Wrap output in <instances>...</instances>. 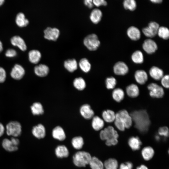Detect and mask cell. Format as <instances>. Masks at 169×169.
<instances>
[{"instance_id":"2e32d148","label":"cell","mask_w":169,"mask_h":169,"mask_svg":"<svg viewBox=\"0 0 169 169\" xmlns=\"http://www.w3.org/2000/svg\"><path fill=\"white\" fill-rule=\"evenodd\" d=\"M127 34L128 37L133 41L138 40L141 36V33L140 30L134 26H131L128 28Z\"/></svg>"},{"instance_id":"ba28073f","label":"cell","mask_w":169,"mask_h":169,"mask_svg":"<svg viewBox=\"0 0 169 169\" xmlns=\"http://www.w3.org/2000/svg\"><path fill=\"white\" fill-rule=\"evenodd\" d=\"M159 27L158 23L156 22L152 21L148 23L147 26L143 28L142 32L146 37L152 38L157 34Z\"/></svg>"},{"instance_id":"3957f363","label":"cell","mask_w":169,"mask_h":169,"mask_svg":"<svg viewBox=\"0 0 169 169\" xmlns=\"http://www.w3.org/2000/svg\"><path fill=\"white\" fill-rule=\"evenodd\" d=\"M6 131L8 136L12 137H17L21 134V125L20 123L17 121H10L6 125Z\"/></svg>"},{"instance_id":"ee69618b","label":"cell","mask_w":169,"mask_h":169,"mask_svg":"<svg viewBox=\"0 0 169 169\" xmlns=\"http://www.w3.org/2000/svg\"><path fill=\"white\" fill-rule=\"evenodd\" d=\"M158 133L159 135L167 137L169 136V130L166 126H163L160 127L158 130Z\"/></svg>"},{"instance_id":"7dc6e473","label":"cell","mask_w":169,"mask_h":169,"mask_svg":"<svg viewBox=\"0 0 169 169\" xmlns=\"http://www.w3.org/2000/svg\"><path fill=\"white\" fill-rule=\"evenodd\" d=\"M133 164L130 162H127L121 163L119 167V169H132Z\"/></svg>"},{"instance_id":"484cf974","label":"cell","mask_w":169,"mask_h":169,"mask_svg":"<svg viewBox=\"0 0 169 169\" xmlns=\"http://www.w3.org/2000/svg\"><path fill=\"white\" fill-rule=\"evenodd\" d=\"M102 16V13L101 11L99 9L95 8L91 12L90 19L93 23L97 24L101 20Z\"/></svg>"},{"instance_id":"30bf717a","label":"cell","mask_w":169,"mask_h":169,"mask_svg":"<svg viewBox=\"0 0 169 169\" xmlns=\"http://www.w3.org/2000/svg\"><path fill=\"white\" fill-rule=\"evenodd\" d=\"M120 119L125 125V128H130L132 125V118L125 110H122L117 113Z\"/></svg>"},{"instance_id":"1f68e13d","label":"cell","mask_w":169,"mask_h":169,"mask_svg":"<svg viewBox=\"0 0 169 169\" xmlns=\"http://www.w3.org/2000/svg\"><path fill=\"white\" fill-rule=\"evenodd\" d=\"M32 113L34 115H39L44 113L43 107L42 104L39 102L34 103L31 107Z\"/></svg>"},{"instance_id":"d6986e66","label":"cell","mask_w":169,"mask_h":169,"mask_svg":"<svg viewBox=\"0 0 169 169\" xmlns=\"http://www.w3.org/2000/svg\"><path fill=\"white\" fill-rule=\"evenodd\" d=\"M12 44L17 46L21 50L24 51L27 49V46L23 39L18 36L13 37L11 39Z\"/></svg>"},{"instance_id":"d4e9b609","label":"cell","mask_w":169,"mask_h":169,"mask_svg":"<svg viewBox=\"0 0 169 169\" xmlns=\"http://www.w3.org/2000/svg\"><path fill=\"white\" fill-rule=\"evenodd\" d=\"M55 153L59 158L67 157L69 155V151L67 147L64 145L58 146L55 149Z\"/></svg>"},{"instance_id":"277c9868","label":"cell","mask_w":169,"mask_h":169,"mask_svg":"<svg viewBox=\"0 0 169 169\" xmlns=\"http://www.w3.org/2000/svg\"><path fill=\"white\" fill-rule=\"evenodd\" d=\"M84 44L90 50L95 51L97 49L100 45V42L97 36L94 33L88 35L84 40Z\"/></svg>"},{"instance_id":"f1b7e54d","label":"cell","mask_w":169,"mask_h":169,"mask_svg":"<svg viewBox=\"0 0 169 169\" xmlns=\"http://www.w3.org/2000/svg\"><path fill=\"white\" fill-rule=\"evenodd\" d=\"M102 116L104 121L108 123H111L114 121L115 114L112 110H107L103 111Z\"/></svg>"},{"instance_id":"7c38bea8","label":"cell","mask_w":169,"mask_h":169,"mask_svg":"<svg viewBox=\"0 0 169 169\" xmlns=\"http://www.w3.org/2000/svg\"><path fill=\"white\" fill-rule=\"evenodd\" d=\"M114 73L118 75H124L127 74L129 71V68L127 64L122 61L116 62L113 68Z\"/></svg>"},{"instance_id":"8d00e7d4","label":"cell","mask_w":169,"mask_h":169,"mask_svg":"<svg viewBox=\"0 0 169 169\" xmlns=\"http://www.w3.org/2000/svg\"><path fill=\"white\" fill-rule=\"evenodd\" d=\"M79 64L80 68L84 72L88 73L91 69V65L89 60L85 58L80 59Z\"/></svg>"},{"instance_id":"db71d44e","label":"cell","mask_w":169,"mask_h":169,"mask_svg":"<svg viewBox=\"0 0 169 169\" xmlns=\"http://www.w3.org/2000/svg\"><path fill=\"white\" fill-rule=\"evenodd\" d=\"M150 1L152 3L156 4L161 3L162 2V0H151Z\"/></svg>"},{"instance_id":"c3c4849f","label":"cell","mask_w":169,"mask_h":169,"mask_svg":"<svg viewBox=\"0 0 169 169\" xmlns=\"http://www.w3.org/2000/svg\"><path fill=\"white\" fill-rule=\"evenodd\" d=\"M93 3L97 7L105 6L107 5V2L105 0H93Z\"/></svg>"},{"instance_id":"836d02e7","label":"cell","mask_w":169,"mask_h":169,"mask_svg":"<svg viewBox=\"0 0 169 169\" xmlns=\"http://www.w3.org/2000/svg\"><path fill=\"white\" fill-rule=\"evenodd\" d=\"M16 23L18 26L23 27L27 26L29 23V21L25 18L23 13H20L16 16Z\"/></svg>"},{"instance_id":"83f0119b","label":"cell","mask_w":169,"mask_h":169,"mask_svg":"<svg viewBox=\"0 0 169 169\" xmlns=\"http://www.w3.org/2000/svg\"><path fill=\"white\" fill-rule=\"evenodd\" d=\"M128 143L132 150L136 151L140 149L142 143L138 137L132 136L129 139Z\"/></svg>"},{"instance_id":"44dd1931","label":"cell","mask_w":169,"mask_h":169,"mask_svg":"<svg viewBox=\"0 0 169 169\" xmlns=\"http://www.w3.org/2000/svg\"><path fill=\"white\" fill-rule=\"evenodd\" d=\"M52 135L54 138L60 141H64L66 138L64 129L59 126H56L53 129Z\"/></svg>"},{"instance_id":"f5cc1de1","label":"cell","mask_w":169,"mask_h":169,"mask_svg":"<svg viewBox=\"0 0 169 169\" xmlns=\"http://www.w3.org/2000/svg\"><path fill=\"white\" fill-rule=\"evenodd\" d=\"M5 129L3 125L0 122V137L4 134Z\"/></svg>"},{"instance_id":"9c48e42d","label":"cell","mask_w":169,"mask_h":169,"mask_svg":"<svg viewBox=\"0 0 169 169\" xmlns=\"http://www.w3.org/2000/svg\"><path fill=\"white\" fill-rule=\"evenodd\" d=\"M142 46L145 51L149 54L154 53L158 49L157 45L156 42L150 38L146 39L144 41Z\"/></svg>"},{"instance_id":"b9f144b4","label":"cell","mask_w":169,"mask_h":169,"mask_svg":"<svg viewBox=\"0 0 169 169\" xmlns=\"http://www.w3.org/2000/svg\"><path fill=\"white\" fill-rule=\"evenodd\" d=\"M106 88L108 90L113 89L117 83L116 79L113 77L107 78L105 80Z\"/></svg>"},{"instance_id":"60d3db41","label":"cell","mask_w":169,"mask_h":169,"mask_svg":"<svg viewBox=\"0 0 169 169\" xmlns=\"http://www.w3.org/2000/svg\"><path fill=\"white\" fill-rule=\"evenodd\" d=\"M123 4L125 9L131 11L135 10L137 6L136 3L134 0H125Z\"/></svg>"},{"instance_id":"816d5d0a","label":"cell","mask_w":169,"mask_h":169,"mask_svg":"<svg viewBox=\"0 0 169 169\" xmlns=\"http://www.w3.org/2000/svg\"><path fill=\"white\" fill-rule=\"evenodd\" d=\"M84 3L86 6L89 8H91L94 6L93 0H85L84 1Z\"/></svg>"},{"instance_id":"f907efd6","label":"cell","mask_w":169,"mask_h":169,"mask_svg":"<svg viewBox=\"0 0 169 169\" xmlns=\"http://www.w3.org/2000/svg\"><path fill=\"white\" fill-rule=\"evenodd\" d=\"M118 142L117 139L114 138L111 140L105 141V144L106 145L110 146L112 145H115Z\"/></svg>"},{"instance_id":"5b68a950","label":"cell","mask_w":169,"mask_h":169,"mask_svg":"<svg viewBox=\"0 0 169 169\" xmlns=\"http://www.w3.org/2000/svg\"><path fill=\"white\" fill-rule=\"evenodd\" d=\"M19 143V141L18 138L12 137L10 139H4L2 142V146L6 151L13 152L18 149Z\"/></svg>"},{"instance_id":"8992f818","label":"cell","mask_w":169,"mask_h":169,"mask_svg":"<svg viewBox=\"0 0 169 169\" xmlns=\"http://www.w3.org/2000/svg\"><path fill=\"white\" fill-rule=\"evenodd\" d=\"M100 136L101 140L106 141L114 138L118 139L119 135L113 127L109 126L101 131Z\"/></svg>"},{"instance_id":"d590c367","label":"cell","mask_w":169,"mask_h":169,"mask_svg":"<svg viewBox=\"0 0 169 169\" xmlns=\"http://www.w3.org/2000/svg\"><path fill=\"white\" fill-rule=\"evenodd\" d=\"M91 169H104V164L97 157H92L89 163Z\"/></svg>"},{"instance_id":"8fae6325","label":"cell","mask_w":169,"mask_h":169,"mask_svg":"<svg viewBox=\"0 0 169 169\" xmlns=\"http://www.w3.org/2000/svg\"><path fill=\"white\" fill-rule=\"evenodd\" d=\"M44 37L46 39L53 41H56L59 38L60 32L55 28L47 27L44 31Z\"/></svg>"},{"instance_id":"681fc988","label":"cell","mask_w":169,"mask_h":169,"mask_svg":"<svg viewBox=\"0 0 169 169\" xmlns=\"http://www.w3.org/2000/svg\"><path fill=\"white\" fill-rule=\"evenodd\" d=\"M17 55L16 51L13 49H9L6 52L5 55L8 57H13Z\"/></svg>"},{"instance_id":"4316f807","label":"cell","mask_w":169,"mask_h":169,"mask_svg":"<svg viewBox=\"0 0 169 169\" xmlns=\"http://www.w3.org/2000/svg\"><path fill=\"white\" fill-rule=\"evenodd\" d=\"M41 57L40 52L37 50H32L28 53L29 60L31 63L37 64L40 60Z\"/></svg>"},{"instance_id":"ac0fdd59","label":"cell","mask_w":169,"mask_h":169,"mask_svg":"<svg viewBox=\"0 0 169 169\" xmlns=\"http://www.w3.org/2000/svg\"><path fill=\"white\" fill-rule=\"evenodd\" d=\"M34 72L36 75L39 77H44L49 74V68L47 65L41 64L34 67Z\"/></svg>"},{"instance_id":"4dcf8cb0","label":"cell","mask_w":169,"mask_h":169,"mask_svg":"<svg viewBox=\"0 0 169 169\" xmlns=\"http://www.w3.org/2000/svg\"><path fill=\"white\" fill-rule=\"evenodd\" d=\"M154 154L153 149L150 146L144 147L141 151V154L143 159L146 161L149 160L153 157Z\"/></svg>"},{"instance_id":"bcb514c9","label":"cell","mask_w":169,"mask_h":169,"mask_svg":"<svg viewBox=\"0 0 169 169\" xmlns=\"http://www.w3.org/2000/svg\"><path fill=\"white\" fill-rule=\"evenodd\" d=\"M6 78V73L5 70L0 67V83L4 82Z\"/></svg>"},{"instance_id":"52a82bcc","label":"cell","mask_w":169,"mask_h":169,"mask_svg":"<svg viewBox=\"0 0 169 169\" xmlns=\"http://www.w3.org/2000/svg\"><path fill=\"white\" fill-rule=\"evenodd\" d=\"M147 89L149 90V95L153 98H160L164 95V92L163 88L155 83H151L147 86Z\"/></svg>"},{"instance_id":"f35d334b","label":"cell","mask_w":169,"mask_h":169,"mask_svg":"<svg viewBox=\"0 0 169 169\" xmlns=\"http://www.w3.org/2000/svg\"><path fill=\"white\" fill-rule=\"evenodd\" d=\"M71 143L74 148L79 150L82 148L84 145V140L80 136L75 137L72 139Z\"/></svg>"},{"instance_id":"4fadbf2b","label":"cell","mask_w":169,"mask_h":169,"mask_svg":"<svg viewBox=\"0 0 169 169\" xmlns=\"http://www.w3.org/2000/svg\"><path fill=\"white\" fill-rule=\"evenodd\" d=\"M25 71L23 68L18 64H15L10 73L11 77L15 80L21 79L24 76Z\"/></svg>"},{"instance_id":"9f6ffc18","label":"cell","mask_w":169,"mask_h":169,"mask_svg":"<svg viewBox=\"0 0 169 169\" xmlns=\"http://www.w3.org/2000/svg\"><path fill=\"white\" fill-rule=\"evenodd\" d=\"M3 44L2 42L0 41V53L3 50Z\"/></svg>"},{"instance_id":"5bb4252c","label":"cell","mask_w":169,"mask_h":169,"mask_svg":"<svg viewBox=\"0 0 169 169\" xmlns=\"http://www.w3.org/2000/svg\"><path fill=\"white\" fill-rule=\"evenodd\" d=\"M79 112L81 115L85 119L89 120L94 116V112L88 104L82 105L80 108Z\"/></svg>"},{"instance_id":"e0dca14e","label":"cell","mask_w":169,"mask_h":169,"mask_svg":"<svg viewBox=\"0 0 169 169\" xmlns=\"http://www.w3.org/2000/svg\"><path fill=\"white\" fill-rule=\"evenodd\" d=\"M136 82L140 84H144L148 80V75L146 72L143 70H136L134 74Z\"/></svg>"},{"instance_id":"7bdbcfd3","label":"cell","mask_w":169,"mask_h":169,"mask_svg":"<svg viewBox=\"0 0 169 169\" xmlns=\"http://www.w3.org/2000/svg\"><path fill=\"white\" fill-rule=\"evenodd\" d=\"M114 122L115 126L118 130L121 131H123L125 130V125L121 121L117 113L115 114V119Z\"/></svg>"},{"instance_id":"9a60e30c","label":"cell","mask_w":169,"mask_h":169,"mask_svg":"<svg viewBox=\"0 0 169 169\" xmlns=\"http://www.w3.org/2000/svg\"><path fill=\"white\" fill-rule=\"evenodd\" d=\"M32 133L33 136L38 139L44 137L46 135V130L44 125L41 124H38L33 128Z\"/></svg>"},{"instance_id":"74e56055","label":"cell","mask_w":169,"mask_h":169,"mask_svg":"<svg viewBox=\"0 0 169 169\" xmlns=\"http://www.w3.org/2000/svg\"><path fill=\"white\" fill-rule=\"evenodd\" d=\"M105 169H117L118 163L114 158H110L105 161L104 164Z\"/></svg>"},{"instance_id":"ab89813d","label":"cell","mask_w":169,"mask_h":169,"mask_svg":"<svg viewBox=\"0 0 169 169\" xmlns=\"http://www.w3.org/2000/svg\"><path fill=\"white\" fill-rule=\"evenodd\" d=\"M157 34L159 37L163 39H167L169 38V30L168 28L166 27H160Z\"/></svg>"},{"instance_id":"d6a6232c","label":"cell","mask_w":169,"mask_h":169,"mask_svg":"<svg viewBox=\"0 0 169 169\" xmlns=\"http://www.w3.org/2000/svg\"><path fill=\"white\" fill-rule=\"evenodd\" d=\"M73 85L79 90H83L86 87V84L84 79L81 77L75 78L73 80Z\"/></svg>"},{"instance_id":"6f0895ef","label":"cell","mask_w":169,"mask_h":169,"mask_svg":"<svg viewBox=\"0 0 169 169\" xmlns=\"http://www.w3.org/2000/svg\"><path fill=\"white\" fill-rule=\"evenodd\" d=\"M4 2V0H0V6L2 5Z\"/></svg>"},{"instance_id":"603a6c76","label":"cell","mask_w":169,"mask_h":169,"mask_svg":"<svg viewBox=\"0 0 169 169\" xmlns=\"http://www.w3.org/2000/svg\"><path fill=\"white\" fill-rule=\"evenodd\" d=\"M91 125L95 130L98 131L101 130L104 127V122L103 119L100 117L95 116L92 118Z\"/></svg>"},{"instance_id":"6da1fadb","label":"cell","mask_w":169,"mask_h":169,"mask_svg":"<svg viewBox=\"0 0 169 169\" xmlns=\"http://www.w3.org/2000/svg\"><path fill=\"white\" fill-rule=\"evenodd\" d=\"M130 115L135 127L141 133L146 132L150 124L149 116L145 110H140L132 112Z\"/></svg>"},{"instance_id":"7a4b0ae2","label":"cell","mask_w":169,"mask_h":169,"mask_svg":"<svg viewBox=\"0 0 169 169\" xmlns=\"http://www.w3.org/2000/svg\"><path fill=\"white\" fill-rule=\"evenodd\" d=\"M92 157L88 152L79 151L73 155V161L74 164L78 167H85L89 164Z\"/></svg>"},{"instance_id":"7402d4cb","label":"cell","mask_w":169,"mask_h":169,"mask_svg":"<svg viewBox=\"0 0 169 169\" xmlns=\"http://www.w3.org/2000/svg\"><path fill=\"white\" fill-rule=\"evenodd\" d=\"M126 91L127 95L131 98H136L139 94V90L138 86L135 84H131L126 88Z\"/></svg>"},{"instance_id":"ffe728a7","label":"cell","mask_w":169,"mask_h":169,"mask_svg":"<svg viewBox=\"0 0 169 169\" xmlns=\"http://www.w3.org/2000/svg\"><path fill=\"white\" fill-rule=\"evenodd\" d=\"M149 73L151 78L156 80H160L164 76L162 70L156 66H153L150 68Z\"/></svg>"},{"instance_id":"f6af8a7d","label":"cell","mask_w":169,"mask_h":169,"mask_svg":"<svg viewBox=\"0 0 169 169\" xmlns=\"http://www.w3.org/2000/svg\"><path fill=\"white\" fill-rule=\"evenodd\" d=\"M169 76L168 75L163 76L161 79V83L164 88L168 89L169 87Z\"/></svg>"},{"instance_id":"f546056e","label":"cell","mask_w":169,"mask_h":169,"mask_svg":"<svg viewBox=\"0 0 169 169\" xmlns=\"http://www.w3.org/2000/svg\"><path fill=\"white\" fill-rule=\"evenodd\" d=\"M112 95L114 100L117 102H120L124 99L125 93L121 89L117 88L113 90Z\"/></svg>"},{"instance_id":"cb8c5ba5","label":"cell","mask_w":169,"mask_h":169,"mask_svg":"<svg viewBox=\"0 0 169 169\" xmlns=\"http://www.w3.org/2000/svg\"><path fill=\"white\" fill-rule=\"evenodd\" d=\"M64 66L69 72L72 73L78 68V64L76 60L74 59H69L65 60L64 63Z\"/></svg>"},{"instance_id":"11a10c76","label":"cell","mask_w":169,"mask_h":169,"mask_svg":"<svg viewBox=\"0 0 169 169\" xmlns=\"http://www.w3.org/2000/svg\"><path fill=\"white\" fill-rule=\"evenodd\" d=\"M136 169H148V168L144 165H141L137 167Z\"/></svg>"},{"instance_id":"e575fe53","label":"cell","mask_w":169,"mask_h":169,"mask_svg":"<svg viewBox=\"0 0 169 169\" xmlns=\"http://www.w3.org/2000/svg\"><path fill=\"white\" fill-rule=\"evenodd\" d=\"M131 59L133 62L136 64H142L144 60L143 54L139 50H136L133 53Z\"/></svg>"}]
</instances>
